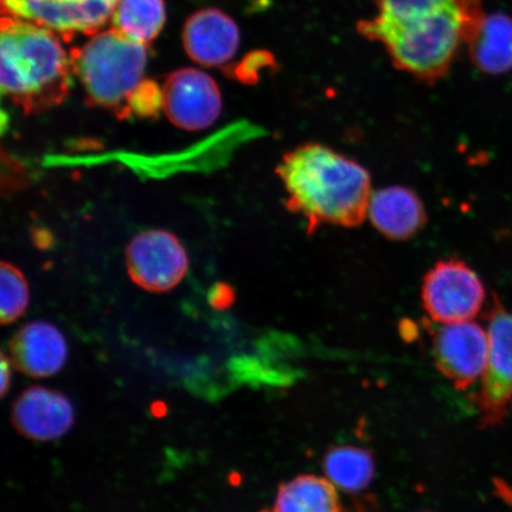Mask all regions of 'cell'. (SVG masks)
Wrapping results in <instances>:
<instances>
[{
  "label": "cell",
  "mask_w": 512,
  "mask_h": 512,
  "mask_svg": "<svg viewBox=\"0 0 512 512\" xmlns=\"http://www.w3.org/2000/svg\"><path fill=\"white\" fill-rule=\"evenodd\" d=\"M323 470L337 489L347 494H360L375 477L374 454L360 446H332L324 454Z\"/></svg>",
  "instance_id": "17"
},
{
  "label": "cell",
  "mask_w": 512,
  "mask_h": 512,
  "mask_svg": "<svg viewBox=\"0 0 512 512\" xmlns=\"http://www.w3.org/2000/svg\"><path fill=\"white\" fill-rule=\"evenodd\" d=\"M9 350L12 366L35 379L60 373L68 358L66 338L47 322L24 325L12 337Z\"/></svg>",
  "instance_id": "13"
},
{
  "label": "cell",
  "mask_w": 512,
  "mask_h": 512,
  "mask_svg": "<svg viewBox=\"0 0 512 512\" xmlns=\"http://www.w3.org/2000/svg\"><path fill=\"white\" fill-rule=\"evenodd\" d=\"M511 405H512V398H511Z\"/></svg>",
  "instance_id": "26"
},
{
  "label": "cell",
  "mask_w": 512,
  "mask_h": 512,
  "mask_svg": "<svg viewBox=\"0 0 512 512\" xmlns=\"http://www.w3.org/2000/svg\"><path fill=\"white\" fill-rule=\"evenodd\" d=\"M265 512H343V508L328 478L302 475L280 485L272 509Z\"/></svg>",
  "instance_id": "16"
},
{
  "label": "cell",
  "mask_w": 512,
  "mask_h": 512,
  "mask_svg": "<svg viewBox=\"0 0 512 512\" xmlns=\"http://www.w3.org/2000/svg\"><path fill=\"white\" fill-rule=\"evenodd\" d=\"M435 366L458 390H466L484 375L489 336L473 320L445 323L432 332Z\"/></svg>",
  "instance_id": "8"
},
{
  "label": "cell",
  "mask_w": 512,
  "mask_h": 512,
  "mask_svg": "<svg viewBox=\"0 0 512 512\" xmlns=\"http://www.w3.org/2000/svg\"><path fill=\"white\" fill-rule=\"evenodd\" d=\"M10 17L23 19L70 37L93 35L112 17L114 6L104 0H2Z\"/></svg>",
  "instance_id": "10"
},
{
  "label": "cell",
  "mask_w": 512,
  "mask_h": 512,
  "mask_svg": "<svg viewBox=\"0 0 512 512\" xmlns=\"http://www.w3.org/2000/svg\"><path fill=\"white\" fill-rule=\"evenodd\" d=\"M11 416L18 433L35 441L62 438L75 421L74 407L67 396L44 387L24 390L14 403Z\"/></svg>",
  "instance_id": "11"
},
{
  "label": "cell",
  "mask_w": 512,
  "mask_h": 512,
  "mask_svg": "<svg viewBox=\"0 0 512 512\" xmlns=\"http://www.w3.org/2000/svg\"><path fill=\"white\" fill-rule=\"evenodd\" d=\"M488 323V362L475 400L483 428L502 424L512 398V313L497 298Z\"/></svg>",
  "instance_id": "6"
},
{
  "label": "cell",
  "mask_w": 512,
  "mask_h": 512,
  "mask_svg": "<svg viewBox=\"0 0 512 512\" xmlns=\"http://www.w3.org/2000/svg\"><path fill=\"white\" fill-rule=\"evenodd\" d=\"M163 108L171 123L182 130H206L220 117V89L201 70H177L164 83Z\"/></svg>",
  "instance_id": "9"
},
{
  "label": "cell",
  "mask_w": 512,
  "mask_h": 512,
  "mask_svg": "<svg viewBox=\"0 0 512 512\" xmlns=\"http://www.w3.org/2000/svg\"><path fill=\"white\" fill-rule=\"evenodd\" d=\"M183 44L191 60L206 67H220L238 51L240 31L224 12L206 9L196 12L185 23Z\"/></svg>",
  "instance_id": "12"
},
{
  "label": "cell",
  "mask_w": 512,
  "mask_h": 512,
  "mask_svg": "<svg viewBox=\"0 0 512 512\" xmlns=\"http://www.w3.org/2000/svg\"><path fill=\"white\" fill-rule=\"evenodd\" d=\"M104 2L111 4L115 8V5H117L118 0H104Z\"/></svg>",
  "instance_id": "24"
},
{
  "label": "cell",
  "mask_w": 512,
  "mask_h": 512,
  "mask_svg": "<svg viewBox=\"0 0 512 512\" xmlns=\"http://www.w3.org/2000/svg\"><path fill=\"white\" fill-rule=\"evenodd\" d=\"M0 64L2 92L25 114L59 106L72 86V59L54 31L23 19L3 18Z\"/></svg>",
  "instance_id": "3"
},
{
  "label": "cell",
  "mask_w": 512,
  "mask_h": 512,
  "mask_svg": "<svg viewBox=\"0 0 512 512\" xmlns=\"http://www.w3.org/2000/svg\"><path fill=\"white\" fill-rule=\"evenodd\" d=\"M277 175L286 190L285 207L305 220L307 233L322 226L354 228L366 220L371 176L357 160L306 143L285 153Z\"/></svg>",
  "instance_id": "1"
},
{
  "label": "cell",
  "mask_w": 512,
  "mask_h": 512,
  "mask_svg": "<svg viewBox=\"0 0 512 512\" xmlns=\"http://www.w3.org/2000/svg\"><path fill=\"white\" fill-rule=\"evenodd\" d=\"M368 215L377 232L388 240L399 242L418 236L428 220L425 204L419 195L402 185L373 192Z\"/></svg>",
  "instance_id": "14"
},
{
  "label": "cell",
  "mask_w": 512,
  "mask_h": 512,
  "mask_svg": "<svg viewBox=\"0 0 512 512\" xmlns=\"http://www.w3.org/2000/svg\"><path fill=\"white\" fill-rule=\"evenodd\" d=\"M485 298L482 279L457 258L435 262L422 279V306L435 323L471 320L482 311Z\"/></svg>",
  "instance_id": "5"
},
{
  "label": "cell",
  "mask_w": 512,
  "mask_h": 512,
  "mask_svg": "<svg viewBox=\"0 0 512 512\" xmlns=\"http://www.w3.org/2000/svg\"><path fill=\"white\" fill-rule=\"evenodd\" d=\"M484 17L482 6H456L412 21L376 16L360 22L358 31L383 44L396 68L434 85L450 72L460 47L472 41Z\"/></svg>",
  "instance_id": "2"
},
{
  "label": "cell",
  "mask_w": 512,
  "mask_h": 512,
  "mask_svg": "<svg viewBox=\"0 0 512 512\" xmlns=\"http://www.w3.org/2000/svg\"><path fill=\"white\" fill-rule=\"evenodd\" d=\"M111 19L114 29L146 46L164 27V0H118Z\"/></svg>",
  "instance_id": "18"
},
{
  "label": "cell",
  "mask_w": 512,
  "mask_h": 512,
  "mask_svg": "<svg viewBox=\"0 0 512 512\" xmlns=\"http://www.w3.org/2000/svg\"><path fill=\"white\" fill-rule=\"evenodd\" d=\"M11 360L9 357H6L5 354L2 355V384H0V392H2V396L6 395L8 393V390L10 389L11 384Z\"/></svg>",
  "instance_id": "23"
},
{
  "label": "cell",
  "mask_w": 512,
  "mask_h": 512,
  "mask_svg": "<svg viewBox=\"0 0 512 512\" xmlns=\"http://www.w3.org/2000/svg\"><path fill=\"white\" fill-rule=\"evenodd\" d=\"M29 305V287L24 274L9 262L0 266V317L4 325L21 318Z\"/></svg>",
  "instance_id": "19"
},
{
  "label": "cell",
  "mask_w": 512,
  "mask_h": 512,
  "mask_svg": "<svg viewBox=\"0 0 512 512\" xmlns=\"http://www.w3.org/2000/svg\"><path fill=\"white\" fill-rule=\"evenodd\" d=\"M126 266L134 284L149 292H168L188 273V254L168 230L152 229L128 243Z\"/></svg>",
  "instance_id": "7"
},
{
  "label": "cell",
  "mask_w": 512,
  "mask_h": 512,
  "mask_svg": "<svg viewBox=\"0 0 512 512\" xmlns=\"http://www.w3.org/2000/svg\"><path fill=\"white\" fill-rule=\"evenodd\" d=\"M163 107V88L156 82L144 80L128 99V112L140 118H152Z\"/></svg>",
  "instance_id": "21"
},
{
  "label": "cell",
  "mask_w": 512,
  "mask_h": 512,
  "mask_svg": "<svg viewBox=\"0 0 512 512\" xmlns=\"http://www.w3.org/2000/svg\"><path fill=\"white\" fill-rule=\"evenodd\" d=\"M74 74L85 89L89 104L130 117L128 99L144 80L147 50L117 29L99 32L85 46L72 51Z\"/></svg>",
  "instance_id": "4"
},
{
  "label": "cell",
  "mask_w": 512,
  "mask_h": 512,
  "mask_svg": "<svg viewBox=\"0 0 512 512\" xmlns=\"http://www.w3.org/2000/svg\"><path fill=\"white\" fill-rule=\"evenodd\" d=\"M420 512H433V511H420Z\"/></svg>",
  "instance_id": "25"
},
{
  "label": "cell",
  "mask_w": 512,
  "mask_h": 512,
  "mask_svg": "<svg viewBox=\"0 0 512 512\" xmlns=\"http://www.w3.org/2000/svg\"><path fill=\"white\" fill-rule=\"evenodd\" d=\"M209 298L211 305L216 309L224 310L234 303L235 294L230 286L219 284L211 290Z\"/></svg>",
  "instance_id": "22"
},
{
  "label": "cell",
  "mask_w": 512,
  "mask_h": 512,
  "mask_svg": "<svg viewBox=\"0 0 512 512\" xmlns=\"http://www.w3.org/2000/svg\"><path fill=\"white\" fill-rule=\"evenodd\" d=\"M382 18L390 21H412L456 8V6H482V0H376Z\"/></svg>",
  "instance_id": "20"
},
{
  "label": "cell",
  "mask_w": 512,
  "mask_h": 512,
  "mask_svg": "<svg viewBox=\"0 0 512 512\" xmlns=\"http://www.w3.org/2000/svg\"><path fill=\"white\" fill-rule=\"evenodd\" d=\"M469 46L473 64L483 73H508L512 68V18L499 12L485 16Z\"/></svg>",
  "instance_id": "15"
}]
</instances>
